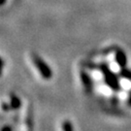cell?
<instances>
[{
    "label": "cell",
    "instance_id": "cell-5",
    "mask_svg": "<svg viewBox=\"0 0 131 131\" xmlns=\"http://www.w3.org/2000/svg\"><path fill=\"white\" fill-rule=\"evenodd\" d=\"M62 130L63 131H74V127H73V124L70 121L66 119L62 122Z\"/></svg>",
    "mask_w": 131,
    "mask_h": 131
},
{
    "label": "cell",
    "instance_id": "cell-2",
    "mask_svg": "<svg viewBox=\"0 0 131 131\" xmlns=\"http://www.w3.org/2000/svg\"><path fill=\"white\" fill-rule=\"evenodd\" d=\"M10 106L12 109H19L20 106V100L19 98L15 95V94H11V98H10Z\"/></svg>",
    "mask_w": 131,
    "mask_h": 131
},
{
    "label": "cell",
    "instance_id": "cell-3",
    "mask_svg": "<svg viewBox=\"0 0 131 131\" xmlns=\"http://www.w3.org/2000/svg\"><path fill=\"white\" fill-rule=\"evenodd\" d=\"M116 58H117V64L119 66H124L126 64V56H125V53L122 52V51L117 52Z\"/></svg>",
    "mask_w": 131,
    "mask_h": 131
},
{
    "label": "cell",
    "instance_id": "cell-4",
    "mask_svg": "<svg viewBox=\"0 0 131 131\" xmlns=\"http://www.w3.org/2000/svg\"><path fill=\"white\" fill-rule=\"evenodd\" d=\"M82 79H83V84H84V88L88 91H90V86H91V83H90V79L86 73L82 72Z\"/></svg>",
    "mask_w": 131,
    "mask_h": 131
},
{
    "label": "cell",
    "instance_id": "cell-6",
    "mask_svg": "<svg viewBox=\"0 0 131 131\" xmlns=\"http://www.w3.org/2000/svg\"><path fill=\"white\" fill-rule=\"evenodd\" d=\"M2 131H12V129H11V127L8 125V126H4V127H3Z\"/></svg>",
    "mask_w": 131,
    "mask_h": 131
},
{
    "label": "cell",
    "instance_id": "cell-1",
    "mask_svg": "<svg viewBox=\"0 0 131 131\" xmlns=\"http://www.w3.org/2000/svg\"><path fill=\"white\" fill-rule=\"evenodd\" d=\"M30 56H31V59H32L33 64L35 65L38 72L41 74L43 79H45V80L52 79V69H51L50 66L48 65L47 63L44 61V59H43L42 57L39 56L38 54H36L35 52H32Z\"/></svg>",
    "mask_w": 131,
    "mask_h": 131
}]
</instances>
